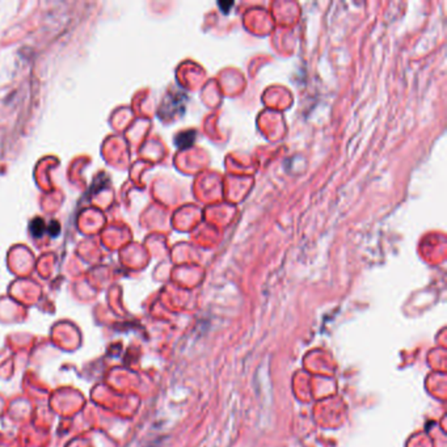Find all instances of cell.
I'll return each mask as SVG.
<instances>
[{"instance_id": "obj_1", "label": "cell", "mask_w": 447, "mask_h": 447, "mask_svg": "<svg viewBox=\"0 0 447 447\" xmlns=\"http://www.w3.org/2000/svg\"><path fill=\"white\" fill-rule=\"evenodd\" d=\"M194 139H196V131L194 130H187L180 133L174 139V143L178 148L184 150V148H189V147L193 146Z\"/></svg>"}, {"instance_id": "obj_2", "label": "cell", "mask_w": 447, "mask_h": 447, "mask_svg": "<svg viewBox=\"0 0 447 447\" xmlns=\"http://www.w3.org/2000/svg\"><path fill=\"white\" fill-rule=\"evenodd\" d=\"M29 230L30 234L33 235L34 237H41L44 235L45 230H46V226H45V222L41 218H36V219L30 222Z\"/></svg>"}, {"instance_id": "obj_3", "label": "cell", "mask_w": 447, "mask_h": 447, "mask_svg": "<svg viewBox=\"0 0 447 447\" xmlns=\"http://www.w3.org/2000/svg\"><path fill=\"white\" fill-rule=\"evenodd\" d=\"M47 231L50 232L51 236H58V234H59V231H60L59 224H58L57 222H51V223L49 224V228H47Z\"/></svg>"}]
</instances>
